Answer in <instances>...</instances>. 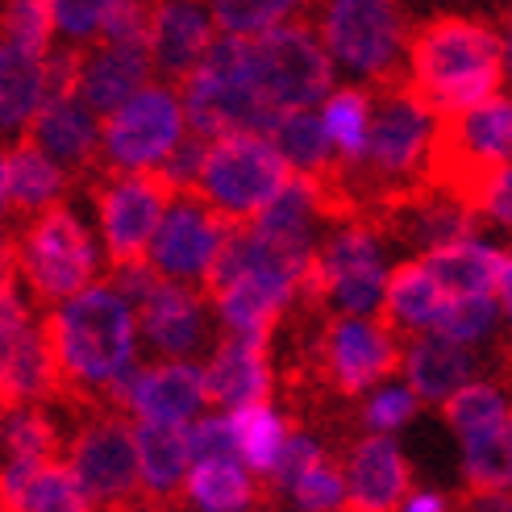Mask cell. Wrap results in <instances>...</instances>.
<instances>
[{"mask_svg":"<svg viewBox=\"0 0 512 512\" xmlns=\"http://www.w3.org/2000/svg\"><path fill=\"white\" fill-rule=\"evenodd\" d=\"M492 354H496V379L504 383V388H512V334L500 338Z\"/></svg>","mask_w":512,"mask_h":512,"instance_id":"cell-43","label":"cell"},{"mask_svg":"<svg viewBox=\"0 0 512 512\" xmlns=\"http://www.w3.org/2000/svg\"><path fill=\"white\" fill-rule=\"evenodd\" d=\"M59 408V404H55ZM63 413V408H59ZM67 429V463L80 471L100 512H134L146 504L142 450H138V417L130 408H80Z\"/></svg>","mask_w":512,"mask_h":512,"instance_id":"cell-5","label":"cell"},{"mask_svg":"<svg viewBox=\"0 0 512 512\" xmlns=\"http://www.w3.org/2000/svg\"><path fill=\"white\" fill-rule=\"evenodd\" d=\"M9 508L17 512H100L92 492L84 488V479L80 471H75L71 463H46L34 479H30V488H25Z\"/></svg>","mask_w":512,"mask_h":512,"instance_id":"cell-32","label":"cell"},{"mask_svg":"<svg viewBox=\"0 0 512 512\" xmlns=\"http://www.w3.org/2000/svg\"><path fill=\"white\" fill-rule=\"evenodd\" d=\"M159 75L155 46L150 42H88L84 46V71H80V96L96 117L117 113L134 92Z\"/></svg>","mask_w":512,"mask_h":512,"instance_id":"cell-16","label":"cell"},{"mask_svg":"<svg viewBox=\"0 0 512 512\" xmlns=\"http://www.w3.org/2000/svg\"><path fill=\"white\" fill-rule=\"evenodd\" d=\"M229 229H234V221H225L209 200L188 188V192H179L171 200V209L159 225L155 242H150L146 259L155 263L167 279L204 288V275L213 271Z\"/></svg>","mask_w":512,"mask_h":512,"instance_id":"cell-10","label":"cell"},{"mask_svg":"<svg viewBox=\"0 0 512 512\" xmlns=\"http://www.w3.org/2000/svg\"><path fill=\"white\" fill-rule=\"evenodd\" d=\"M96 204V225H100V246H105V263L121 267L150 254L159 225L171 209V200L184 192L163 175V167H134V171H113L100 167L80 184Z\"/></svg>","mask_w":512,"mask_h":512,"instance_id":"cell-6","label":"cell"},{"mask_svg":"<svg viewBox=\"0 0 512 512\" xmlns=\"http://www.w3.org/2000/svg\"><path fill=\"white\" fill-rule=\"evenodd\" d=\"M500 309H504V317H508V325H512V263H508L504 284H500Z\"/></svg>","mask_w":512,"mask_h":512,"instance_id":"cell-44","label":"cell"},{"mask_svg":"<svg viewBox=\"0 0 512 512\" xmlns=\"http://www.w3.org/2000/svg\"><path fill=\"white\" fill-rule=\"evenodd\" d=\"M346 504L342 512H400L413 496V467L392 433H358L342 450Z\"/></svg>","mask_w":512,"mask_h":512,"instance_id":"cell-12","label":"cell"},{"mask_svg":"<svg viewBox=\"0 0 512 512\" xmlns=\"http://www.w3.org/2000/svg\"><path fill=\"white\" fill-rule=\"evenodd\" d=\"M192 454H196V463H246L234 413L196 421L192 425Z\"/></svg>","mask_w":512,"mask_h":512,"instance_id":"cell-39","label":"cell"},{"mask_svg":"<svg viewBox=\"0 0 512 512\" xmlns=\"http://www.w3.org/2000/svg\"><path fill=\"white\" fill-rule=\"evenodd\" d=\"M59 396H63L59 358H55V346H50V338H46L42 309H38L34 325L5 342L0 400H5V408H21V404H59Z\"/></svg>","mask_w":512,"mask_h":512,"instance_id":"cell-21","label":"cell"},{"mask_svg":"<svg viewBox=\"0 0 512 512\" xmlns=\"http://www.w3.org/2000/svg\"><path fill=\"white\" fill-rule=\"evenodd\" d=\"M271 138H275V146L284 150L288 163L300 175H325V171H334V163H338V150H334V142H329V134H325V121L313 109L284 113Z\"/></svg>","mask_w":512,"mask_h":512,"instance_id":"cell-29","label":"cell"},{"mask_svg":"<svg viewBox=\"0 0 512 512\" xmlns=\"http://www.w3.org/2000/svg\"><path fill=\"white\" fill-rule=\"evenodd\" d=\"M221 38L213 9H200V0H163L159 30H155V63L163 84L179 88L209 55V46Z\"/></svg>","mask_w":512,"mask_h":512,"instance_id":"cell-22","label":"cell"},{"mask_svg":"<svg viewBox=\"0 0 512 512\" xmlns=\"http://www.w3.org/2000/svg\"><path fill=\"white\" fill-rule=\"evenodd\" d=\"M59 17H55V0H5V42L21 46L25 55L46 59L50 42H55Z\"/></svg>","mask_w":512,"mask_h":512,"instance_id":"cell-34","label":"cell"},{"mask_svg":"<svg viewBox=\"0 0 512 512\" xmlns=\"http://www.w3.org/2000/svg\"><path fill=\"white\" fill-rule=\"evenodd\" d=\"M400 512H454V500L442 496V492H417V488H413V496L404 500Z\"/></svg>","mask_w":512,"mask_h":512,"instance_id":"cell-42","label":"cell"},{"mask_svg":"<svg viewBox=\"0 0 512 512\" xmlns=\"http://www.w3.org/2000/svg\"><path fill=\"white\" fill-rule=\"evenodd\" d=\"M138 450H142L146 496L159 504H184L188 479L196 467L192 429L171 421H138Z\"/></svg>","mask_w":512,"mask_h":512,"instance_id":"cell-23","label":"cell"},{"mask_svg":"<svg viewBox=\"0 0 512 512\" xmlns=\"http://www.w3.org/2000/svg\"><path fill=\"white\" fill-rule=\"evenodd\" d=\"M313 25L334 63L354 71L363 88L408 80V17L404 0H313Z\"/></svg>","mask_w":512,"mask_h":512,"instance_id":"cell-3","label":"cell"},{"mask_svg":"<svg viewBox=\"0 0 512 512\" xmlns=\"http://www.w3.org/2000/svg\"><path fill=\"white\" fill-rule=\"evenodd\" d=\"M238 421V433H242V458L246 467L267 479L284 454V442L292 433V417L288 413H275V400H263V404H250L242 413H234Z\"/></svg>","mask_w":512,"mask_h":512,"instance_id":"cell-31","label":"cell"},{"mask_svg":"<svg viewBox=\"0 0 512 512\" xmlns=\"http://www.w3.org/2000/svg\"><path fill=\"white\" fill-rule=\"evenodd\" d=\"M421 404L425 400L417 396L413 383H396V388H379L375 396L358 404V421H363L367 433H396L421 413Z\"/></svg>","mask_w":512,"mask_h":512,"instance_id":"cell-38","label":"cell"},{"mask_svg":"<svg viewBox=\"0 0 512 512\" xmlns=\"http://www.w3.org/2000/svg\"><path fill=\"white\" fill-rule=\"evenodd\" d=\"M508 388L500 379H479L467 383L463 392H454L442 404V421L454 429L458 442H479V438H492V433L512 429V413H508Z\"/></svg>","mask_w":512,"mask_h":512,"instance_id":"cell-26","label":"cell"},{"mask_svg":"<svg viewBox=\"0 0 512 512\" xmlns=\"http://www.w3.org/2000/svg\"><path fill=\"white\" fill-rule=\"evenodd\" d=\"M213 300L196 284H179V279H163L142 309V342L155 358H196L213 342ZM213 354V350H209Z\"/></svg>","mask_w":512,"mask_h":512,"instance_id":"cell-11","label":"cell"},{"mask_svg":"<svg viewBox=\"0 0 512 512\" xmlns=\"http://www.w3.org/2000/svg\"><path fill=\"white\" fill-rule=\"evenodd\" d=\"M483 371H488V363H483L479 350H471V342H454L438 329L413 334L404 346V379L413 383L425 404L442 408L467 383H479Z\"/></svg>","mask_w":512,"mask_h":512,"instance_id":"cell-20","label":"cell"},{"mask_svg":"<svg viewBox=\"0 0 512 512\" xmlns=\"http://www.w3.org/2000/svg\"><path fill=\"white\" fill-rule=\"evenodd\" d=\"M188 500L204 512H254L263 500V479L246 463H196Z\"/></svg>","mask_w":512,"mask_h":512,"instance_id":"cell-27","label":"cell"},{"mask_svg":"<svg viewBox=\"0 0 512 512\" xmlns=\"http://www.w3.org/2000/svg\"><path fill=\"white\" fill-rule=\"evenodd\" d=\"M463 488H512V429L463 442Z\"/></svg>","mask_w":512,"mask_h":512,"instance_id":"cell-35","label":"cell"},{"mask_svg":"<svg viewBox=\"0 0 512 512\" xmlns=\"http://www.w3.org/2000/svg\"><path fill=\"white\" fill-rule=\"evenodd\" d=\"M21 138L42 146L46 155L75 179V188L100 171V117L84 105V96L42 105Z\"/></svg>","mask_w":512,"mask_h":512,"instance_id":"cell-19","label":"cell"},{"mask_svg":"<svg viewBox=\"0 0 512 512\" xmlns=\"http://www.w3.org/2000/svg\"><path fill=\"white\" fill-rule=\"evenodd\" d=\"M254 75L259 92L279 113L313 109L334 84V55L321 42L309 13L254 38Z\"/></svg>","mask_w":512,"mask_h":512,"instance_id":"cell-8","label":"cell"},{"mask_svg":"<svg viewBox=\"0 0 512 512\" xmlns=\"http://www.w3.org/2000/svg\"><path fill=\"white\" fill-rule=\"evenodd\" d=\"M504 71V30L471 13H433L408 34V84L433 113H467L492 100Z\"/></svg>","mask_w":512,"mask_h":512,"instance_id":"cell-2","label":"cell"},{"mask_svg":"<svg viewBox=\"0 0 512 512\" xmlns=\"http://www.w3.org/2000/svg\"><path fill=\"white\" fill-rule=\"evenodd\" d=\"M0 200H5V234L34 221L42 209L67 200L75 179L46 155L30 138H17L5 146V167H0Z\"/></svg>","mask_w":512,"mask_h":512,"instance_id":"cell-17","label":"cell"},{"mask_svg":"<svg viewBox=\"0 0 512 512\" xmlns=\"http://www.w3.org/2000/svg\"><path fill=\"white\" fill-rule=\"evenodd\" d=\"M504 25H512V9H508V13H504Z\"/></svg>","mask_w":512,"mask_h":512,"instance_id":"cell-46","label":"cell"},{"mask_svg":"<svg viewBox=\"0 0 512 512\" xmlns=\"http://www.w3.org/2000/svg\"><path fill=\"white\" fill-rule=\"evenodd\" d=\"M371 109H375L371 88H338V92H329V100L321 105L325 134H329V142H334L342 163H358L367 155V146H371Z\"/></svg>","mask_w":512,"mask_h":512,"instance_id":"cell-28","label":"cell"},{"mask_svg":"<svg viewBox=\"0 0 512 512\" xmlns=\"http://www.w3.org/2000/svg\"><path fill=\"white\" fill-rule=\"evenodd\" d=\"M42 63L38 55H25L21 46H9L5 42V138L17 142L25 130H30V121L38 117L42 109Z\"/></svg>","mask_w":512,"mask_h":512,"instance_id":"cell-30","label":"cell"},{"mask_svg":"<svg viewBox=\"0 0 512 512\" xmlns=\"http://www.w3.org/2000/svg\"><path fill=\"white\" fill-rule=\"evenodd\" d=\"M55 404H21L5 408V504H13L30 479L46 467L59 463L67 450V429L59 425Z\"/></svg>","mask_w":512,"mask_h":512,"instance_id":"cell-18","label":"cell"},{"mask_svg":"<svg viewBox=\"0 0 512 512\" xmlns=\"http://www.w3.org/2000/svg\"><path fill=\"white\" fill-rule=\"evenodd\" d=\"M496 296H450L446 313L438 321V334L454 342H488L496 334Z\"/></svg>","mask_w":512,"mask_h":512,"instance_id":"cell-37","label":"cell"},{"mask_svg":"<svg viewBox=\"0 0 512 512\" xmlns=\"http://www.w3.org/2000/svg\"><path fill=\"white\" fill-rule=\"evenodd\" d=\"M5 259L17 263L34 309H59L96 284V246L88 225L67 200L42 209L34 221L5 234Z\"/></svg>","mask_w":512,"mask_h":512,"instance_id":"cell-4","label":"cell"},{"mask_svg":"<svg viewBox=\"0 0 512 512\" xmlns=\"http://www.w3.org/2000/svg\"><path fill=\"white\" fill-rule=\"evenodd\" d=\"M184 105H188V130L204 134V138H225V134H275L279 113L271 100L250 88V84H229L217 80L209 71H192L184 84Z\"/></svg>","mask_w":512,"mask_h":512,"instance_id":"cell-13","label":"cell"},{"mask_svg":"<svg viewBox=\"0 0 512 512\" xmlns=\"http://www.w3.org/2000/svg\"><path fill=\"white\" fill-rule=\"evenodd\" d=\"M504 71H508V84H512V25H504Z\"/></svg>","mask_w":512,"mask_h":512,"instance_id":"cell-45","label":"cell"},{"mask_svg":"<svg viewBox=\"0 0 512 512\" xmlns=\"http://www.w3.org/2000/svg\"><path fill=\"white\" fill-rule=\"evenodd\" d=\"M488 225H500V229H512V167L504 171V179L492 192V204H488Z\"/></svg>","mask_w":512,"mask_h":512,"instance_id":"cell-41","label":"cell"},{"mask_svg":"<svg viewBox=\"0 0 512 512\" xmlns=\"http://www.w3.org/2000/svg\"><path fill=\"white\" fill-rule=\"evenodd\" d=\"M292 175H296V167L288 163L284 150L275 146L271 134L242 130V134L213 138L209 159H204V171L192 192H200L225 221L250 225L292 184Z\"/></svg>","mask_w":512,"mask_h":512,"instance_id":"cell-7","label":"cell"},{"mask_svg":"<svg viewBox=\"0 0 512 512\" xmlns=\"http://www.w3.org/2000/svg\"><path fill=\"white\" fill-rule=\"evenodd\" d=\"M421 259L433 275H438L446 296H496L512 254L500 250V246L479 242V238H463V242L429 250V254H421Z\"/></svg>","mask_w":512,"mask_h":512,"instance_id":"cell-25","label":"cell"},{"mask_svg":"<svg viewBox=\"0 0 512 512\" xmlns=\"http://www.w3.org/2000/svg\"><path fill=\"white\" fill-rule=\"evenodd\" d=\"M188 134L184 92L171 84H146L117 113L100 117V167L134 171L159 167Z\"/></svg>","mask_w":512,"mask_h":512,"instance_id":"cell-9","label":"cell"},{"mask_svg":"<svg viewBox=\"0 0 512 512\" xmlns=\"http://www.w3.org/2000/svg\"><path fill=\"white\" fill-rule=\"evenodd\" d=\"M46 338L55 346L63 375V413L80 408H125V388L134 379L138 317L134 304L113 284H92L59 309H42Z\"/></svg>","mask_w":512,"mask_h":512,"instance_id":"cell-1","label":"cell"},{"mask_svg":"<svg viewBox=\"0 0 512 512\" xmlns=\"http://www.w3.org/2000/svg\"><path fill=\"white\" fill-rule=\"evenodd\" d=\"M209 404V383H204V367H196V358H150L125 388V408L138 421L188 425Z\"/></svg>","mask_w":512,"mask_h":512,"instance_id":"cell-14","label":"cell"},{"mask_svg":"<svg viewBox=\"0 0 512 512\" xmlns=\"http://www.w3.org/2000/svg\"><path fill=\"white\" fill-rule=\"evenodd\" d=\"M204 383H209V400L225 413H242L250 404H263L275 396V346L242 334H221L209 363H204Z\"/></svg>","mask_w":512,"mask_h":512,"instance_id":"cell-15","label":"cell"},{"mask_svg":"<svg viewBox=\"0 0 512 512\" xmlns=\"http://www.w3.org/2000/svg\"><path fill=\"white\" fill-rule=\"evenodd\" d=\"M113 0H55V17H59V34L75 46H88L100 34V21Z\"/></svg>","mask_w":512,"mask_h":512,"instance_id":"cell-40","label":"cell"},{"mask_svg":"<svg viewBox=\"0 0 512 512\" xmlns=\"http://www.w3.org/2000/svg\"><path fill=\"white\" fill-rule=\"evenodd\" d=\"M221 34L259 38L300 13H313V0H209Z\"/></svg>","mask_w":512,"mask_h":512,"instance_id":"cell-33","label":"cell"},{"mask_svg":"<svg viewBox=\"0 0 512 512\" xmlns=\"http://www.w3.org/2000/svg\"><path fill=\"white\" fill-rule=\"evenodd\" d=\"M284 500H292V504L304 508V512H342V504H346V471H342V458H338V454L317 458V463L292 483V492H288Z\"/></svg>","mask_w":512,"mask_h":512,"instance_id":"cell-36","label":"cell"},{"mask_svg":"<svg viewBox=\"0 0 512 512\" xmlns=\"http://www.w3.org/2000/svg\"><path fill=\"white\" fill-rule=\"evenodd\" d=\"M446 288L438 284V275L425 267L421 254L404 259L392 267L388 275V292H383V321H388L396 334L408 342L413 334H425V329H438L442 313H446Z\"/></svg>","mask_w":512,"mask_h":512,"instance_id":"cell-24","label":"cell"}]
</instances>
